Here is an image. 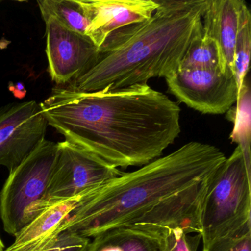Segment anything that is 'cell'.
<instances>
[{
    "label": "cell",
    "instance_id": "cell-1",
    "mask_svg": "<svg viewBox=\"0 0 251 251\" xmlns=\"http://www.w3.org/2000/svg\"><path fill=\"white\" fill-rule=\"evenodd\" d=\"M41 105L66 141L118 169L160 158L181 131L180 107L147 83L94 92L59 86Z\"/></svg>",
    "mask_w": 251,
    "mask_h": 251
},
{
    "label": "cell",
    "instance_id": "cell-2",
    "mask_svg": "<svg viewBox=\"0 0 251 251\" xmlns=\"http://www.w3.org/2000/svg\"><path fill=\"white\" fill-rule=\"evenodd\" d=\"M226 158L215 146L189 142L85 192L55 235L70 230L92 239L127 226L162 200L209 177Z\"/></svg>",
    "mask_w": 251,
    "mask_h": 251
},
{
    "label": "cell",
    "instance_id": "cell-3",
    "mask_svg": "<svg viewBox=\"0 0 251 251\" xmlns=\"http://www.w3.org/2000/svg\"><path fill=\"white\" fill-rule=\"evenodd\" d=\"M208 0H158L151 20L67 87L79 92L119 90L167 78L180 68L194 39L202 31Z\"/></svg>",
    "mask_w": 251,
    "mask_h": 251
},
{
    "label": "cell",
    "instance_id": "cell-4",
    "mask_svg": "<svg viewBox=\"0 0 251 251\" xmlns=\"http://www.w3.org/2000/svg\"><path fill=\"white\" fill-rule=\"evenodd\" d=\"M251 180L237 146L210 177L201 215L202 248L251 224Z\"/></svg>",
    "mask_w": 251,
    "mask_h": 251
},
{
    "label": "cell",
    "instance_id": "cell-5",
    "mask_svg": "<svg viewBox=\"0 0 251 251\" xmlns=\"http://www.w3.org/2000/svg\"><path fill=\"white\" fill-rule=\"evenodd\" d=\"M58 144L44 139L9 173L0 192V218L8 234L15 236L44 210L55 167Z\"/></svg>",
    "mask_w": 251,
    "mask_h": 251
},
{
    "label": "cell",
    "instance_id": "cell-6",
    "mask_svg": "<svg viewBox=\"0 0 251 251\" xmlns=\"http://www.w3.org/2000/svg\"><path fill=\"white\" fill-rule=\"evenodd\" d=\"M90 27L86 36L100 55L112 52L153 15L158 0H80Z\"/></svg>",
    "mask_w": 251,
    "mask_h": 251
},
{
    "label": "cell",
    "instance_id": "cell-7",
    "mask_svg": "<svg viewBox=\"0 0 251 251\" xmlns=\"http://www.w3.org/2000/svg\"><path fill=\"white\" fill-rule=\"evenodd\" d=\"M58 144V155L45 196L46 209L123 173L74 144L66 140Z\"/></svg>",
    "mask_w": 251,
    "mask_h": 251
},
{
    "label": "cell",
    "instance_id": "cell-8",
    "mask_svg": "<svg viewBox=\"0 0 251 251\" xmlns=\"http://www.w3.org/2000/svg\"><path fill=\"white\" fill-rule=\"evenodd\" d=\"M170 93L202 114L227 113L237 100L236 79L217 69L178 70L166 78Z\"/></svg>",
    "mask_w": 251,
    "mask_h": 251
},
{
    "label": "cell",
    "instance_id": "cell-9",
    "mask_svg": "<svg viewBox=\"0 0 251 251\" xmlns=\"http://www.w3.org/2000/svg\"><path fill=\"white\" fill-rule=\"evenodd\" d=\"M48 123L41 103L17 102L0 108V166L9 173L45 139Z\"/></svg>",
    "mask_w": 251,
    "mask_h": 251
},
{
    "label": "cell",
    "instance_id": "cell-10",
    "mask_svg": "<svg viewBox=\"0 0 251 251\" xmlns=\"http://www.w3.org/2000/svg\"><path fill=\"white\" fill-rule=\"evenodd\" d=\"M46 25V53L51 78L60 86H68L99 61L98 47L86 35L69 30L56 18L42 16Z\"/></svg>",
    "mask_w": 251,
    "mask_h": 251
},
{
    "label": "cell",
    "instance_id": "cell-11",
    "mask_svg": "<svg viewBox=\"0 0 251 251\" xmlns=\"http://www.w3.org/2000/svg\"><path fill=\"white\" fill-rule=\"evenodd\" d=\"M210 177L162 200L129 225L162 233L169 229H179L186 234L201 235L202 205Z\"/></svg>",
    "mask_w": 251,
    "mask_h": 251
},
{
    "label": "cell",
    "instance_id": "cell-12",
    "mask_svg": "<svg viewBox=\"0 0 251 251\" xmlns=\"http://www.w3.org/2000/svg\"><path fill=\"white\" fill-rule=\"evenodd\" d=\"M244 3L242 0H208L202 17V31L218 50L220 71L233 76L235 44Z\"/></svg>",
    "mask_w": 251,
    "mask_h": 251
},
{
    "label": "cell",
    "instance_id": "cell-13",
    "mask_svg": "<svg viewBox=\"0 0 251 251\" xmlns=\"http://www.w3.org/2000/svg\"><path fill=\"white\" fill-rule=\"evenodd\" d=\"M83 194L57 202L44 210L14 236V242L4 251H33L45 245L56 234Z\"/></svg>",
    "mask_w": 251,
    "mask_h": 251
},
{
    "label": "cell",
    "instance_id": "cell-14",
    "mask_svg": "<svg viewBox=\"0 0 251 251\" xmlns=\"http://www.w3.org/2000/svg\"><path fill=\"white\" fill-rule=\"evenodd\" d=\"M162 232L133 225L107 230L91 239L87 251H164Z\"/></svg>",
    "mask_w": 251,
    "mask_h": 251
},
{
    "label": "cell",
    "instance_id": "cell-15",
    "mask_svg": "<svg viewBox=\"0 0 251 251\" xmlns=\"http://www.w3.org/2000/svg\"><path fill=\"white\" fill-rule=\"evenodd\" d=\"M227 117L233 123L230 139L240 148L247 169L251 173V93L247 79L239 90L236 106L227 111Z\"/></svg>",
    "mask_w": 251,
    "mask_h": 251
},
{
    "label": "cell",
    "instance_id": "cell-16",
    "mask_svg": "<svg viewBox=\"0 0 251 251\" xmlns=\"http://www.w3.org/2000/svg\"><path fill=\"white\" fill-rule=\"evenodd\" d=\"M42 16L50 15L72 31L87 34L90 21L80 0H41L37 1Z\"/></svg>",
    "mask_w": 251,
    "mask_h": 251
},
{
    "label": "cell",
    "instance_id": "cell-17",
    "mask_svg": "<svg viewBox=\"0 0 251 251\" xmlns=\"http://www.w3.org/2000/svg\"><path fill=\"white\" fill-rule=\"evenodd\" d=\"M251 48V14L246 4L244 3L239 17V28L234 48L233 72L237 85L240 90L246 79L249 68Z\"/></svg>",
    "mask_w": 251,
    "mask_h": 251
},
{
    "label": "cell",
    "instance_id": "cell-18",
    "mask_svg": "<svg viewBox=\"0 0 251 251\" xmlns=\"http://www.w3.org/2000/svg\"><path fill=\"white\" fill-rule=\"evenodd\" d=\"M217 68L220 67L217 45L212 39L202 31L191 42L179 70Z\"/></svg>",
    "mask_w": 251,
    "mask_h": 251
},
{
    "label": "cell",
    "instance_id": "cell-19",
    "mask_svg": "<svg viewBox=\"0 0 251 251\" xmlns=\"http://www.w3.org/2000/svg\"><path fill=\"white\" fill-rule=\"evenodd\" d=\"M202 251H251V224L214 241L202 248Z\"/></svg>",
    "mask_w": 251,
    "mask_h": 251
},
{
    "label": "cell",
    "instance_id": "cell-20",
    "mask_svg": "<svg viewBox=\"0 0 251 251\" xmlns=\"http://www.w3.org/2000/svg\"><path fill=\"white\" fill-rule=\"evenodd\" d=\"M90 241L74 232L64 230L33 251H87Z\"/></svg>",
    "mask_w": 251,
    "mask_h": 251
},
{
    "label": "cell",
    "instance_id": "cell-21",
    "mask_svg": "<svg viewBox=\"0 0 251 251\" xmlns=\"http://www.w3.org/2000/svg\"><path fill=\"white\" fill-rule=\"evenodd\" d=\"M164 234V251H197L201 235L191 236L179 229H169Z\"/></svg>",
    "mask_w": 251,
    "mask_h": 251
},
{
    "label": "cell",
    "instance_id": "cell-22",
    "mask_svg": "<svg viewBox=\"0 0 251 251\" xmlns=\"http://www.w3.org/2000/svg\"><path fill=\"white\" fill-rule=\"evenodd\" d=\"M5 251V245H4L3 242H2L1 236H0V251Z\"/></svg>",
    "mask_w": 251,
    "mask_h": 251
}]
</instances>
